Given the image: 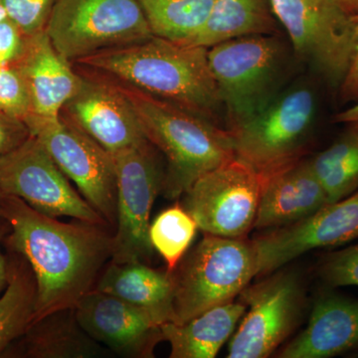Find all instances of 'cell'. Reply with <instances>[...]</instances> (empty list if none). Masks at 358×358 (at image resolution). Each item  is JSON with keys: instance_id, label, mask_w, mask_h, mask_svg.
<instances>
[{"instance_id": "cell-33", "label": "cell", "mask_w": 358, "mask_h": 358, "mask_svg": "<svg viewBox=\"0 0 358 358\" xmlns=\"http://www.w3.org/2000/svg\"><path fill=\"white\" fill-rule=\"evenodd\" d=\"M355 32L357 39L352 62L338 92V98L343 103L358 102V13L355 14Z\"/></svg>"}, {"instance_id": "cell-29", "label": "cell", "mask_w": 358, "mask_h": 358, "mask_svg": "<svg viewBox=\"0 0 358 358\" xmlns=\"http://www.w3.org/2000/svg\"><path fill=\"white\" fill-rule=\"evenodd\" d=\"M0 113L23 122L32 114L27 85L15 66L0 67Z\"/></svg>"}, {"instance_id": "cell-24", "label": "cell", "mask_w": 358, "mask_h": 358, "mask_svg": "<svg viewBox=\"0 0 358 358\" xmlns=\"http://www.w3.org/2000/svg\"><path fill=\"white\" fill-rule=\"evenodd\" d=\"M8 275L0 296V357L24 336L36 315L37 284L29 263L6 248Z\"/></svg>"}, {"instance_id": "cell-32", "label": "cell", "mask_w": 358, "mask_h": 358, "mask_svg": "<svg viewBox=\"0 0 358 358\" xmlns=\"http://www.w3.org/2000/svg\"><path fill=\"white\" fill-rule=\"evenodd\" d=\"M30 136L24 122L0 113V157L20 147Z\"/></svg>"}, {"instance_id": "cell-34", "label": "cell", "mask_w": 358, "mask_h": 358, "mask_svg": "<svg viewBox=\"0 0 358 358\" xmlns=\"http://www.w3.org/2000/svg\"><path fill=\"white\" fill-rule=\"evenodd\" d=\"M9 225L6 219L0 216V292L3 291L7 284V275H8V261L6 253L2 251L4 246V240L9 232Z\"/></svg>"}, {"instance_id": "cell-31", "label": "cell", "mask_w": 358, "mask_h": 358, "mask_svg": "<svg viewBox=\"0 0 358 358\" xmlns=\"http://www.w3.org/2000/svg\"><path fill=\"white\" fill-rule=\"evenodd\" d=\"M26 39L24 33L8 17L0 22V67L11 65L20 59Z\"/></svg>"}, {"instance_id": "cell-18", "label": "cell", "mask_w": 358, "mask_h": 358, "mask_svg": "<svg viewBox=\"0 0 358 358\" xmlns=\"http://www.w3.org/2000/svg\"><path fill=\"white\" fill-rule=\"evenodd\" d=\"M262 179L256 229L273 230L298 222L329 203L307 157Z\"/></svg>"}, {"instance_id": "cell-19", "label": "cell", "mask_w": 358, "mask_h": 358, "mask_svg": "<svg viewBox=\"0 0 358 358\" xmlns=\"http://www.w3.org/2000/svg\"><path fill=\"white\" fill-rule=\"evenodd\" d=\"M15 67L27 85L32 114L39 117L60 115L79 88L76 68L59 53L45 30L27 36Z\"/></svg>"}, {"instance_id": "cell-36", "label": "cell", "mask_w": 358, "mask_h": 358, "mask_svg": "<svg viewBox=\"0 0 358 358\" xmlns=\"http://www.w3.org/2000/svg\"><path fill=\"white\" fill-rule=\"evenodd\" d=\"M352 13H358V0H341Z\"/></svg>"}, {"instance_id": "cell-4", "label": "cell", "mask_w": 358, "mask_h": 358, "mask_svg": "<svg viewBox=\"0 0 358 358\" xmlns=\"http://www.w3.org/2000/svg\"><path fill=\"white\" fill-rule=\"evenodd\" d=\"M319 98L308 85L278 93L234 128L235 157L264 178L305 157L319 119Z\"/></svg>"}, {"instance_id": "cell-10", "label": "cell", "mask_w": 358, "mask_h": 358, "mask_svg": "<svg viewBox=\"0 0 358 358\" xmlns=\"http://www.w3.org/2000/svg\"><path fill=\"white\" fill-rule=\"evenodd\" d=\"M24 124L59 169L108 225L117 224V171L114 155L62 115H30Z\"/></svg>"}, {"instance_id": "cell-20", "label": "cell", "mask_w": 358, "mask_h": 358, "mask_svg": "<svg viewBox=\"0 0 358 358\" xmlns=\"http://www.w3.org/2000/svg\"><path fill=\"white\" fill-rule=\"evenodd\" d=\"M95 289L145 310L160 324L176 322L173 278L167 270H155L143 262L110 261Z\"/></svg>"}, {"instance_id": "cell-11", "label": "cell", "mask_w": 358, "mask_h": 358, "mask_svg": "<svg viewBox=\"0 0 358 358\" xmlns=\"http://www.w3.org/2000/svg\"><path fill=\"white\" fill-rule=\"evenodd\" d=\"M263 179L234 159L197 179L182 195V206L206 234L244 238L254 228Z\"/></svg>"}, {"instance_id": "cell-5", "label": "cell", "mask_w": 358, "mask_h": 358, "mask_svg": "<svg viewBox=\"0 0 358 358\" xmlns=\"http://www.w3.org/2000/svg\"><path fill=\"white\" fill-rule=\"evenodd\" d=\"M174 313L183 322L234 301L257 275L253 242L206 234L173 273Z\"/></svg>"}, {"instance_id": "cell-16", "label": "cell", "mask_w": 358, "mask_h": 358, "mask_svg": "<svg viewBox=\"0 0 358 358\" xmlns=\"http://www.w3.org/2000/svg\"><path fill=\"white\" fill-rule=\"evenodd\" d=\"M75 310L84 331L120 357H152L164 341L162 324L150 313L99 289L85 294Z\"/></svg>"}, {"instance_id": "cell-23", "label": "cell", "mask_w": 358, "mask_h": 358, "mask_svg": "<svg viewBox=\"0 0 358 358\" xmlns=\"http://www.w3.org/2000/svg\"><path fill=\"white\" fill-rule=\"evenodd\" d=\"M270 0H216L201 28L185 44L210 48L251 35H279Z\"/></svg>"}, {"instance_id": "cell-35", "label": "cell", "mask_w": 358, "mask_h": 358, "mask_svg": "<svg viewBox=\"0 0 358 358\" xmlns=\"http://www.w3.org/2000/svg\"><path fill=\"white\" fill-rule=\"evenodd\" d=\"M331 121L336 122V124H345L353 121H358V102L355 103V105L346 108L345 110L341 112L336 113L333 115Z\"/></svg>"}, {"instance_id": "cell-30", "label": "cell", "mask_w": 358, "mask_h": 358, "mask_svg": "<svg viewBox=\"0 0 358 358\" xmlns=\"http://www.w3.org/2000/svg\"><path fill=\"white\" fill-rule=\"evenodd\" d=\"M55 0H1L7 17L26 36L43 31Z\"/></svg>"}, {"instance_id": "cell-26", "label": "cell", "mask_w": 358, "mask_h": 358, "mask_svg": "<svg viewBox=\"0 0 358 358\" xmlns=\"http://www.w3.org/2000/svg\"><path fill=\"white\" fill-rule=\"evenodd\" d=\"M216 0H138L155 36L185 43L204 24Z\"/></svg>"}, {"instance_id": "cell-12", "label": "cell", "mask_w": 358, "mask_h": 358, "mask_svg": "<svg viewBox=\"0 0 358 358\" xmlns=\"http://www.w3.org/2000/svg\"><path fill=\"white\" fill-rule=\"evenodd\" d=\"M0 190L4 195L22 199L35 210L50 217L67 216L83 222L109 226L81 193L72 187L69 178L33 136L0 157Z\"/></svg>"}, {"instance_id": "cell-8", "label": "cell", "mask_w": 358, "mask_h": 358, "mask_svg": "<svg viewBox=\"0 0 358 358\" xmlns=\"http://www.w3.org/2000/svg\"><path fill=\"white\" fill-rule=\"evenodd\" d=\"M45 31L71 63L154 35L138 0H55Z\"/></svg>"}, {"instance_id": "cell-15", "label": "cell", "mask_w": 358, "mask_h": 358, "mask_svg": "<svg viewBox=\"0 0 358 358\" xmlns=\"http://www.w3.org/2000/svg\"><path fill=\"white\" fill-rule=\"evenodd\" d=\"M358 239V190L322 206L298 222L254 239L257 275H271L315 249L329 248Z\"/></svg>"}, {"instance_id": "cell-13", "label": "cell", "mask_w": 358, "mask_h": 358, "mask_svg": "<svg viewBox=\"0 0 358 358\" xmlns=\"http://www.w3.org/2000/svg\"><path fill=\"white\" fill-rule=\"evenodd\" d=\"M239 296L248 312L233 334L227 357H270L300 322L306 296L298 275L287 272L268 275L247 287Z\"/></svg>"}, {"instance_id": "cell-3", "label": "cell", "mask_w": 358, "mask_h": 358, "mask_svg": "<svg viewBox=\"0 0 358 358\" xmlns=\"http://www.w3.org/2000/svg\"><path fill=\"white\" fill-rule=\"evenodd\" d=\"M103 74L127 96L145 138L166 159L162 193L167 199H179L205 173L234 159L227 129Z\"/></svg>"}, {"instance_id": "cell-21", "label": "cell", "mask_w": 358, "mask_h": 358, "mask_svg": "<svg viewBox=\"0 0 358 358\" xmlns=\"http://www.w3.org/2000/svg\"><path fill=\"white\" fill-rule=\"evenodd\" d=\"M108 352L84 331L74 308L56 310L35 320L4 357L92 358Z\"/></svg>"}, {"instance_id": "cell-28", "label": "cell", "mask_w": 358, "mask_h": 358, "mask_svg": "<svg viewBox=\"0 0 358 358\" xmlns=\"http://www.w3.org/2000/svg\"><path fill=\"white\" fill-rule=\"evenodd\" d=\"M317 275L327 288L358 287V242L320 259Z\"/></svg>"}, {"instance_id": "cell-25", "label": "cell", "mask_w": 358, "mask_h": 358, "mask_svg": "<svg viewBox=\"0 0 358 358\" xmlns=\"http://www.w3.org/2000/svg\"><path fill=\"white\" fill-rule=\"evenodd\" d=\"M345 124V128L331 145L310 157L329 203L358 190V121Z\"/></svg>"}, {"instance_id": "cell-1", "label": "cell", "mask_w": 358, "mask_h": 358, "mask_svg": "<svg viewBox=\"0 0 358 358\" xmlns=\"http://www.w3.org/2000/svg\"><path fill=\"white\" fill-rule=\"evenodd\" d=\"M0 216L10 228L4 248L24 257L36 279L34 322L56 310L76 308L95 289L103 266L112 259L114 234L108 232L109 226L61 222L10 195L2 199Z\"/></svg>"}, {"instance_id": "cell-7", "label": "cell", "mask_w": 358, "mask_h": 358, "mask_svg": "<svg viewBox=\"0 0 358 358\" xmlns=\"http://www.w3.org/2000/svg\"><path fill=\"white\" fill-rule=\"evenodd\" d=\"M294 53L338 95L355 48V14L341 0H270Z\"/></svg>"}, {"instance_id": "cell-6", "label": "cell", "mask_w": 358, "mask_h": 358, "mask_svg": "<svg viewBox=\"0 0 358 358\" xmlns=\"http://www.w3.org/2000/svg\"><path fill=\"white\" fill-rule=\"evenodd\" d=\"M209 66L225 112L226 129L241 124L275 95L285 61L279 35H251L208 48Z\"/></svg>"}, {"instance_id": "cell-38", "label": "cell", "mask_w": 358, "mask_h": 358, "mask_svg": "<svg viewBox=\"0 0 358 358\" xmlns=\"http://www.w3.org/2000/svg\"><path fill=\"white\" fill-rule=\"evenodd\" d=\"M3 193H2L1 190H0V204H1L2 199H3Z\"/></svg>"}, {"instance_id": "cell-27", "label": "cell", "mask_w": 358, "mask_h": 358, "mask_svg": "<svg viewBox=\"0 0 358 358\" xmlns=\"http://www.w3.org/2000/svg\"><path fill=\"white\" fill-rule=\"evenodd\" d=\"M199 225L182 205L166 209L150 223V241L173 273L189 249Z\"/></svg>"}, {"instance_id": "cell-2", "label": "cell", "mask_w": 358, "mask_h": 358, "mask_svg": "<svg viewBox=\"0 0 358 358\" xmlns=\"http://www.w3.org/2000/svg\"><path fill=\"white\" fill-rule=\"evenodd\" d=\"M73 64L109 74L226 129L225 112L206 47L152 35L143 41L96 52Z\"/></svg>"}, {"instance_id": "cell-17", "label": "cell", "mask_w": 358, "mask_h": 358, "mask_svg": "<svg viewBox=\"0 0 358 358\" xmlns=\"http://www.w3.org/2000/svg\"><path fill=\"white\" fill-rule=\"evenodd\" d=\"M358 350V300L327 288L317 296L308 326L278 355L329 358Z\"/></svg>"}, {"instance_id": "cell-9", "label": "cell", "mask_w": 358, "mask_h": 358, "mask_svg": "<svg viewBox=\"0 0 358 358\" xmlns=\"http://www.w3.org/2000/svg\"><path fill=\"white\" fill-rule=\"evenodd\" d=\"M113 155L117 196L110 261L145 263L155 251L148 235L150 213L157 195L162 193L166 166L148 140Z\"/></svg>"}, {"instance_id": "cell-37", "label": "cell", "mask_w": 358, "mask_h": 358, "mask_svg": "<svg viewBox=\"0 0 358 358\" xmlns=\"http://www.w3.org/2000/svg\"><path fill=\"white\" fill-rule=\"evenodd\" d=\"M7 17V14L6 9H4L3 6H2L1 0H0V22H1L2 20H6Z\"/></svg>"}, {"instance_id": "cell-22", "label": "cell", "mask_w": 358, "mask_h": 358, "mask_svg": "<svg viewBox=\"0 0 358 358\" xmlns=\"http://www.w3.org/2000/svg\"><path fill=\"white\" fill-rule=\"evenodd\" d=\"M246 310L243 301L234 300L186 322L162 324V338L171 345L169 357H216Z\"/></svg>"}, {"instance_id": "cell-14", "label": "cell", "mask_w": 358, "mask_h": 358, "mask_svg": "<svg viewBox=\"0 0 358 358\" xmlns=\"http://www.w3.org/2000/svg\"><path fill=\"white\" fill-rule=\"evenodd\" d=\"M73 65L81 80L61 115L112 155L148 141L131 103L109 78Z\"/></svg>"}]
</instances>
